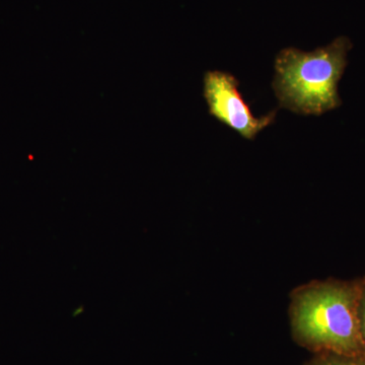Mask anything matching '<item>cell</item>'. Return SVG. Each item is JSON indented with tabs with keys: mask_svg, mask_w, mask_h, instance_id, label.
Returning <instances> with one entry per match:
<instances>
[{
	"mask_svg": "<svg viewBox=\"0 0 365 365\" xmlns=\"http://www.w3.org/2000/svg\"><path fill=\"white\" fill-rule=\"evenodd\" d=\"M359 330L361 336L362 344H364L365 351V281L361 284V294H360L359 307Z\"/></svg>",
	"mask_w": 365,
	"mask_h": 365,
	"instance_id": "5",
	"label": "cell"
},
{
	"mask_svg": "<svg viewBox=\"0 0 365 365\" xmlns=\"http://www.w3.org/2000/svg\"><path fill=\"white\" fill-rule=\"evenodd\" d=\"M240 83L228 72L207 71L203 78V95L209 114L244 138L254 140L266 127L275 121L276 111L256 118L245 102Z\"/></svg>",
	"mask_w": 365,
	"mask_h": 365,
	"instance_id": "3",
	"label": "cell"
},
{
	"mask_svg": "<svg viewBox=\"0 0 365 365\" xmlns=\"http://www.w3.org/2000/svg\"><path fill=\"white\" fill-rule=\"evenodd\" d=\"M351 48V41L339 37L312 52L294 47L281 50L272 83L279 107L304 116H319L340 107L338 83Z\"/></svg>",
	"mask_w": 365,
	"mask_h": 365,
	"instance_id": "2",
	"label": "cell"
},
{
	"mask_svg": "<svg viewBox=\"0 0 365 365\" xmlns=\"http://www.w3.org/2000/svg\"><path fill=\"white\" fill-rule=\"evenodd\" d=\"M361 283L317 282L294 292V338L307 349L364 357L359 330Z\"/></svg>",
	"mask_w": 365,
	"mask_h": 365,
	"instance_id": "1",
	"label": "cell"
},
{
	"mask_svg": "<svg viewBox=\"0 0 365 365\" xmlns=\"http://www.w3.org/2000/svg\"><path fill=\"white\" fill-rule=\"evenodd\" d=\"M307 365H365V359L333 353H319Z\"/></svg>",
	"mask_w": 365,
	"mask_h": 365,
	"instance_id": "4",
	"label": "cell"
}]
</instances>
